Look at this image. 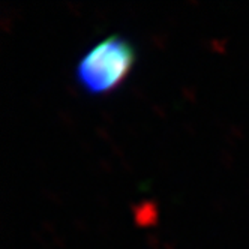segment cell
<instances>
[{"mask_svg": "<svg viewBox=\"0 0 249 249\" xmlns=\"http://www.w3.org/2000/svg\"><path fill=\"white\" fill-rule=\"evenodd\" d=\"M135 60L134 45L120 35H111L93 45L80 59L75 78L89 95H107L126 80Z\"/></svg>", "mask_w": 249, "mask_h": 249, "instance_id": "obj_1", "label": "cell"}]
</instances>
